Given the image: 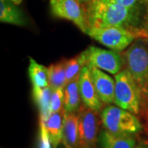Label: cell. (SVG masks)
Instances as JSON below:
<instances>
[{
  "mask_svg": "<svg viewBox=\"0 0 148 148\" xmlns=\"http://www.w3.org/2000/svg\"><path fill=\"white\" fill-rule=\"evenodd\" d=\"M90 27H119L136 32L144 28L148 15L120 5L112 0H88L86 5Z\"/></svg>",
  "mask_w": 148,
  "mask_h": 148,
  "instance_id": "1",
  "label": "cell"
},
{
  "mask_svg": "<svg viewBox=\"0 0 148 148\" xmlns=\"http://www.w3.org/2000/svg\"><path fill=\"white\" fill-rule=\"evenodd\" d=\"M123 64L137 83L142 95V110L148 107V45L138 38L122 53Z\"/></svg>",
  "mask_w": 148,
  "mask_h": 148,
  "instance_id": "2",
  "label": "cell"
},
{
  "mask_svg": "<svg viewBox=\"0 0 148 148\" xmlns=\"http://www.w3.org/2000/svg\"><path fill=\"white\" fill-rule=\"evenodd\" d=\"M101 119L104 128L113 133L133 135L143 129L138 117L119 106H106L101 111Z\"/></svg>",
  "mask_w": 148,
  "mask_h": 148,
  "instance_id": "3",
  "label": "cell"
},
{
  "mask_svg": "<svg viewBox=\"0 0 148 148\" xmlns=\"http://www.w3.org/2000/svg\"><path fill=\"white\" fill-rule=\"evenodd\" d=\"M142 95L137 83L127 69L115 75L114 104L134 114L142 110Z\"/></svg>",
  "mask_w": 148,
  "mask_h": 148,
  "instance_id": "4",
  "label": "cell"
},
{
  "mask_svg": "<svg viewBox=\"0 0 148 148\" xmlns=\"http://www.w3.org/2000/svg\"><path fill=\"white\" fill-rule=\"evenodd\" d=\"M87 35L103 45L117 52H123L129 47L138 36L136 32L119 27H90Z\"/></svg>",
  "mask_w": 148,
  "mask_h": 148,
  "instance_id": "5",
  "label": "cell"
},
{
  "mask_svg": "<svg viewBox=\"0 0 148 148\" xmlns=\"http://www.w3.org/2000/svg\"><path fill=\"white\" fill-rule=\"evenodd\" d=\"M50 8L53 16L73 21L82 32L87 34L89 23L86 11L80 0H50Z\"/></svg>",
  "mask_w": 148,
  "mask_h": 148,
  "instance_id": "6",
  "label": "cell"
},
{
  "mask_svg": "<svg viewBox=\"0 0 148 148\" xmlns=\"http://www.w3.org/2000/svg\"><path fill=\"white\" fill-rule=\"evenodd\" d=\"M85 51L87 57V65H93L114 75L121 71L123 64L122 54L119 52L106 50L95 46H90Z\"/></svg>",
  "mask_w": 148,
  "mask_h": 148,
  "instance_id": "7",
  "label": "cell"
},
{
  "mask_svg": "<svg viewBox=\"0 0 148 148\" xmlns=\"http://www.w3.org/2000/svg\"><path fill=\"white\" fill-rule=\"evenodd\" d=\"M77 113L80 148L95 147L98 132V112L83 105Z\"/></svg>",
  "mask_w": 148,
  "mask_h": 148,
  "instance_id": "8",
  "label": "cell"
},
{
  "mask_svg": "<svg viewBox=\"0 0 148 148\" xmlns=\"http://www.w3.org/2000/svg\"><path fill=\"white\" fill-rule=\"evenodd\" d=\"M53 89L50 86L45 88H33V98L40 111V147L39 148H52L46 131V123L52 114L50 111V100Z\"/></svg>",
  "mask_w": 148,
  "mask_h": 148,
  "instance_id": "9",
  "label": "cell"
},
{
  "mask_svg": "<svg viewBox=\"0 0 148 148\" xmlns=\"http://www.w3.org/2000/svg\"><path fill=\"white\" fill-rule=\"evenodd\" d=\"M90 71V76L95 86L96 93L103 105L114 103L115 82L106 73L93 65H87Z\"/></svg>",
  "mask_w": 148,
  "mask_h": 148,
  "instance_id": "10",
  "label": "cell"
},
{
  "mask_svg": "<svg viewBox=\"0 0 148 148\" xmlns=\"http://www.w3.org/2000/svg\"><path fill=\"white\" fill-rule=\"evenodd\" d=\"M78 84L81 99L83 105L97 112L101 111L103 103L96 93L95 86L91 79L90 69L87 65L85 66L80 73Z\"/></svg>",
  "mask_w": 148,
  "mask_h": 148,
  "instance_id": "11",
  "label": "cell"
},
{
  "mask_svg": "<svg viewBox=\"0 0 148 148\" xmlns=\"http://www.w3.org/2000/svg\"><path fill=\"white\" fill-rule=\"evenodd\" d=\"M63 143L66 148H80L78 116L64 111Z\"/></svg>",
  "mask_w": 148,
  "mask_h": 148,
  "instance_id": "12",
  "label": "cell"
},
{
  "mask_svg": "<svg viewBox=\"0 0 148 148\" xmlns=\"http://www.w3.org/2000/svg\"><path fill=\"white\" fill-rule=\"evenodd\" d=\"M99 141L101 148H135L136 139L132 134H117L103 130Z\"/></svg>",
  "mask_w": 148,
  "mask_h": 148,
  "instance_id": "13",
  "label": "cell"
},
{
  "mask_svg": "<svg viewBox=\"0 0 148 148\" xmlns=\"http://www.w3.org/2000/svg\"><path fill=\"white\" fill-rule=\"evenodd\" d=\"M64 116V110L53 113L49 116L46 123L45 127L52 148L58 147L63 140Z\"/></svg>",
  "mask_w": 148,
  "mask_h": 148,
  "instance_id": "14",
  "label": "cell"
},
{
  "mask_svg": "<svg viewBox=\"0 0 148 148\" xmlns=\"http://www.w3.org/2000/svg\"><path fill=\"white\" fill-rule=\"evenodd\" d=\"M0 21L16 26L26 25L23 14L11 0H0Z\"/></svg>",
  "mask_w": 148,
  "mask_h": 148,
  "instance_id": "15",
  "label": "cell"
},
{
  "mask_svg": "<svg viewBox=\"0 0 148 148\" xmlns=\"http://www.w3.org/2000/svg\"><path fill=\"white\" fill-rule=\"evenodd\" d=\"M78 80L70 82L64 88V111L66 113L76 114L81 108L82 99Z\"/></svg>",
  "mask_w": 148,
  "mask_h": 148,
  "instance_id": "16",
  "label": "cell"
},
{
  "mask_svg": "<svg viewBox=\"0 0 148 148\" xmlns=\"http://www.w3.org/2000/svg\"><path fill=\"white\" fill-rule=\"evenodd\" d=\"M66 59L52 64L48 67V77L49 86L53 89H64L67 86L66 80Z\"/></svg>",
  "mask_w": 148,
  "mask_h": 148,
  "instance_id": "17",
  "label": "cell"
},
{
  "mask_svg": "<svg viewBox=\"0 0 148 148\" xmlns=\"http://www.w3.org/2000/svg\"><path fill=\"white\" fill-rule=\"evenodd\" d=\"M29 61L30 65L28 72L33 88H45L47 86H49L48 77V68L38 64L32 57L29 58Z\"/></svg>",
  "mask_w": 148,
  "mask_h": 148,
  "instance_id": "18",
  "label": "cell"
},
{
  "mask_svg": "<svg viewBox=\"0 0 148 148\" xmlns=\"http://www.w3.org/2000/svg\"><path fill=\"white\" fill-rule=\"evenodd\" d=\"M86 65H87V57L85 50L66 61L67 84L72 81L79 79L80 73Z\"/></svg>",
  "mask_w": 148,
  "mask_h": 148,
  "instance_id": "19",
  "label": "cell"
},
{
  "mask_svg": "<svg viewBox=\"0 0 148 148\" xmlns=\"http://www.w3.org/2000/svg\"><path fill=\"white\" fill-rule=\"evenodd\" d=\"M64 110V89L53 90L50 100L51 114Z\"/></svg>",
  "mask_w": 148,
  "mask_h": 148,
  "instance_id": "20",
  "label": "cell"
},
{
  "mask_svg": "<svg viewBox=\"0 0 148 148\" xmlns=\"http://www.w3.org/2000/svg\"><path fill=\"white\" fill-rule=\"evenodd\" d=\"M120 5L148 15V0H112Z\"/></svg>",
  "mask_w": 148,
  "mask_h": 148,
  "instance_id": "21",
  "label": "cell"
},
{
  "mask_svg": "<svg viewBox=\"0 0 148 148\" xmlns=\"http://www.w3.org/2000/svg\"><path fill=\"white\" fill-rule=\"evenodd\" d=\"M139 38H142V39H148V19L145 26H144V28L142 29L140 31V33H139Z\"/></svg>",
  "mask_w": 148,
  "mask_h": 148,
  "instance_id": "22",
  "label": "cell"
},
{
  "mask_svg": "<svg viewBox=\"0 0 148 148\" xmlns=\"http://www.w3.org/2000/svg\"><path fill=\"white\" fill-rule=\"evenodd\" d=\"M135 148H148V144L147 143H140L138 144V146H136Z\"/></svg>",
  "mask_w": 148,
  "mask_h": 148,
  "instance_id": "23",
  "label": "cell"
},
{
  "mask_svg": "<svg viewBox=\"0 0 148 148\" xmlns=\"http://www.w3.org/2000/svg\"><path fill=\"white\" fill-rule=\"evenodd\" d=\"M11 1H12V2H13V3H14L15 4H16V5H18V4H20V3H21L22 0H11Z\"/></svg>",
  "mask_w": 148,
  "mask_h": 148,
  "instance_id": "24",
  "label": "cell"
},
{
  "mask_svg": "<svg viewBox=\"0 0 148 148\" xmlns=\"http://www.w3.org/2000/svg\"><path fill=\"white\" fill-rule=\"evenodd\" d=\"M143 40H144L146 41V43L148 45V39H143Z\"/></svg>",
  "mask_w": 148,
  "mask_h": 148,
  "instance_id": "25",
  "label": "cell"
},
{
  "mask_svg": "<svg viewBox=\"0 0 148 148\" xmlns=\"http://www.w3.org/2000/svg\"><path fill=\"white\" fill-rule=\"evenodd\" d=\"M80 1H81V2H85V3H86L88 0H80Z\"/></svg>",
  "mask_w": 148,
  "mask_h": 148,
  "instance_id": "26",
  "label": "cell"
},
{
  "mask_svg": "<svg viewBox=\"0 0 148 148\" xmlns=\"http://www.w3.org/2000/svg\"><path fill=\"white\" fill-rule=\"evenodd\" d=\"M82 148H95V147H82Z\"/></svg>",
  "mask_w": 148,
  "mask_h": 148,
  "instance_id": "27",
  "label": "cell"
},
{
  "mask_svg": "<svg viewBox=\"0 0 148 148\" xmlns=\"http://www.w3.org/2000/svg\"><path fill=\"white\" fill-rule=\"evenodd\" d=\"M147 128H148V127H147Z\"/></svg>",
  "mask_w": 148,
  "mask_h": 148,
  "instance_id": "28",
  "label": "cell"
}]
</instances>
